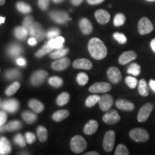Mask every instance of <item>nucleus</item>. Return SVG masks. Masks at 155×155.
Instances as JSON below:
<instances>
[{"label":"nucleus","instance_id":"864d4df0","mask_svg":"<svg viewBox=\"0 0 155 155\" xmlns=\"http://www.w3.org/2000/svg\"><path fill=\"white\" fill-rule=\"evenodd\" d=\"M104 0H87L88 4L92 5H98V4L102 3Z\"/></svg>","mask_w":155,"mask_h":155},{"label":"nucleus","instance_id":"69168bd1","mask_svg":"<svg viewBox=\"0 0 155 155\" xmlns=\"http://www.w3.org/2000/svg\"><path fill=\"white\" fill-rule=\"evenodd\" d=\"M4 131V127L2 125H1L0 126V131Z\"/></svg>","mask_w":155,"mask_h":155},{"label":"nucleus","instance_id":"20e7f679","mask_svg":"<svg viewBox=\"0 0 155 155\" xmlns=\"http://www.w3.org/2000/svg\"><path fill=\"white\" fill-rule=\"evenodd\" d=\"M114 144H115V132L110 130L105 134L103 142V147L104 150L107 152H110L113 150Z\"/></svg>","mask_w":155,"mask_h":155},{"label":"nucleus","instance_id":"58836bf2","mask_svg":"<svg viewBox=\"0 0 155 155\" xmlns=\"http://www.w3.org/2000/svg\"><path fill=\"white\" fill-rule=\"evenodd\" d=\"M19 87H20V83L19 82L13 83L12 84L10 85L9 87H7V88L6 89L5 94L8 96H12L13 94H15L18 91Z\"/></svg>","mask_w":155,"mask_h":155},{"label":"nucleus","instance_id":"e433bc0d","mask_svg":"<svg viewBox=\"0 0 155 155\" xmlns=\"http://www.w3.org/2000/svg\"><path fill=\"white\" fill-rule=\"evenodd\" d=\"M17 9L19 12L23 13V14H28L32 11L30 6L28 4L23 2H19L17 3Z\"/></svg>","mask_w":155,"mask_h":155},{"label":"nucleus","instance_id":"603ef678","mask_svg":"<svg viewBox=\"0 0 155 155\" xmlns=\"http://www.w3.org/2000/svg\"><path fill=\"white\" fill-rule=\"evenodd\" d=\"M7 114L4 111H0V126L3 125L7 121Z\"/></svg>","mask_w":155,"mask_h":155},{"label":"nucleus","instance_id":"ddd939ff","mask_svg":"<svg viewBox=\"0 0 155 155\" xmlns=\"http://www.w3.org/2000/svg\"><path fill=\"white\" fill-rule=\"evenodd\" d=\"M107 75L109 81L114 84H117L121 80V73L117 68L111 67L107 71Z\"/></svg>","mask_w":155,"mask_h":155},{"label":"nucleus","instance_id":"2f4dec72","mask_svg":"<svg viewBox=\"0 0 155 155\" xmlns=\"http://www.w3.org/2000/svg\"><path fill=\"white\" fill-rule=\"evenodd\" d=\"M28 30L24 27H17L15 30V35L19 40H24L28 36Z\"/></svg>","mask_w":155,"mask_h":155},{"label":"nucleus","instance_id":"4be33fe9","mask_svg":"<svg viewBox=\"0 0 155 155\" xmlns=\"http://www.w3.org/2000/svg\"><path fill=\"white\" fill-rule=\"evenodd\" d=\"M11 152V145L5 137L0 139V154H7Z\"/></svg>","mask_w":155,"mask_h":155},{"label":"nucleus","instance_id":"79ce46f5","mask_svg":"<svg viewBox=\"0 0 155 155\" xmlns=\"http://www.w3.org/2000/svg\"><path fill=\"white\" fill-rule=\"evenodd\" d=\"M76 81L80 86H85L88 81V76L86 73H80L77 75Z\"/></svg>","mask_w":155,"mask_h":155},{"label":"nucleus","instance_id":"a878e982","mask_svg":"<svg viewBox=\"0 0 155 155\" xmlns=\"http://www.w3.org/2000/svg\"><path fill=\"white\" fill-rule=\"evenodd\" d=\"M22 53V48L19 45L13 44L8 49V54L11 57H17Z\"/></svg>","mask_w":155,"mask_h":155},{"label":"nucleus","instance_id":"7c9ffc66","mask_svg":"<svg viewBox=\"0 0 155 155\" xmlns=\"http://www.w3.org/2000/svg\"><path fill=\"white\" fill-rule=\"evenodd\" d=\"M22 116L23 119L25 120V121L27 122L29 124L34 123V122L37 120V119H38V116H37L36 114L30 111L23 112Z\"/></svg>","mask_w":155,"mask_h":155},{"label":"nucleus","instance_id":"9d476101","mask_svg":"<svg viewBox=\"0 0 155 155\" xmlns=\"http://www.w3.org/2000/svg\"><path fill=\"white\" fill-rule=\"evenodd\" d=\"M48 73L45 71H38L35 72L31 75L30 82L35 86H38L41 85L46 78L48 77Z\"/></svg>","mask_w":155,"mask_h":155},{"label":"nucleus","instance_id":"a19ab883","mask_svg":"<svg viewBox=\"0 0 155 155\" xmlns=\"http://www.w3.org/2000/svg\"><path fill=\"white\" fill-rule=\"evenodd\" d=\"M5 75L8 80H14V79L19 78L21 76V73L18 70L12 69L9 70V71H7Z\"/></svg>","mask_w":155,"mask_h":155},{"label":"nucleus","instance_id":"473e14b6","mask_svg":"<svg viewBox=\"0 0 155 155\" xmlns=\"http://www.w3.org/2000/svg\"><path fill=\"white\" fill-rule=\"evenodd\" d=\"M127 73L133 75L134 76H137L141 73V67L139 64L133 63L129 65L127 69Z\"/></svg>","mask_w":155,"mask_h":155},{"label":"nucleus","instance_id":"393cba45","mask_svg":"<svg viewBox=\"0 0 155 155\" xmlns=\"http://www.w3.org/2000/svg\"><path fill=\"white\" fill-rule=\"evenodd\" d=\"M138 91L141 96L146 97L149 95V89L147 81L144 79H141L138 83Z\"/></svg>","mask_w":155,"mask_h":155},{"label":"nucleus","instance_id":"e2e57ef3","mask_svg":"<svg viewBox=\"0 0 155 155\" xmlns=\"http://www.w3.org/2000/svg\"><path fill=\"white\" fill-rule=\"evenodd\" d=\"M53 1L54 2H55V3H57V4H58V3L61 2H63V0H53Z\"/></svg>","mask_w":155,"mask_h":155},{"label":"nucleus","instance_id":"49530a36","mask_svg":"<svg viewBox=\"0 0 155 155\" xmlns=\"http://www.w3.org/2000/svg\"><path fill=\"white\" fill-rule=\"evenodd\" d=\"M14 142L19 147H25L26 145V141L25 140L24 137L22 134H18L14 137Z\"/></svg>","mask_w":155,"mask_h":155},{"label":"nucleus","instance_id":"dca6fc26","mask_svg":"<svg viewBox=\"0 0 155 155\" xmlns=\"http://www.w3.org/2000/svg\"><path fill=\"white\" fill-rule=\"evenodd\" d=\"M19 102L16 99L6 100L2 104V108L9 113H15L19 108Z\"/></svg>","mask_w":155,"mask_h":155},{"label":"nucleus","instance_id":"0e129e2a","mask_svg":"<svg viewBox=\"0 0 155 155\" xmlns=\"http://www.w3.org/2000/svg\"><path fill=\"white\" fill-rule=\"evenodd\" d=\"M5 0H0V6L5 5Z\"/></svg>","mask_w":155,"mask_h":155},{"label":"nucleus","instance_id":"b1692460","mask_svg":"<svg viewBox=\"0 0 155 155\" xmlns=\"http://www.w3.org/2000/svg\"><path fill=\"white\" fill-rule=\"evenodd\" d=\"M65 42V39L63 37H57L55 38L50 39V41L48 42L50 47H52L54 49H58L63 47V43Z\"/></svg>","mask_w":155,"mask_h":155},{"label":"nucleus","instance_id":"72a5a7b5","mask_svg":"<svg viewBox=\"0 0 155 155\" xmlns=\"http://www.w3.org/2000/svg\"><path fill=\"white\" fill-rule=\"evenodd\" d=\"M101 98V96L98 95H91V96H88L86 98V101H85V104L87 107H93L94 105H96L97 103H98Z\"/></svg>","mask_w":155,"mask_h":155},{"label":"nucleus","instance_id":"37998d69","mask_svg":"<svg viewBox=\"0 0 155 155\" xmlns=\"http://www.w3.org/2000/svg\"><path fill=\"white\" fill-rule=\"evenodd\" d=\"M125 83L130 88H135L137 86V79L131 76H127L125 78Z\"/></svg>","mask_w":155,"mask_h":155},{"label":"nucleus","instance_id":"1a4fd4ad","mask_svg":"<svg viewBox=\"0 0 155 155\" xmlns=\"http://www.w3.org/2000/svg\"><path fill=\"white\" fill-rule=\"evenodd\" d=\"M111 89V86L109 83L106 82H98L93 84L89 88V91L94 94L98 93H107Z\"/></svg>","mask_w":155,"mask_h":155},{"label":"nucleus","instance_id":"412c9836","mask_svg":"<svg viewBox=\"0 0 155 155\" xmlns=\"http://www.w3.org/2000/svg\"><path fill=\"white\" fill-rule=\"evenodd\" d=\"M98 128V122L96 120H90L83 128V132L87 135H92L96 132Z\"/></svg>","mask_w":155,"mask_h":155},{"label":"nucleus","instance_id":"cd10ccee","mask_svg":"<svg viewBox=\"0 0 155 155\" xmlns=\"http://www.w3.org/2000/svg\"><path fill=\"white\" fill-rule=\"evenodd\" d=\"M37 134H38L39 140L41 141V142H45V141H47L48 134L46 128L42 127V126L38 127V129H37Z\"/></svg>","mask_w":155,"mask_h":155},{"label":"nucleus","instance_id":"4468645a","mask_svg":"<svg viewBox=\"0 0 155 155\" xmlns=\"http://www.w3.org/2000/svg\"><path fill=\"white\" fill-rule=\"evenodd\" d=\"M71 64V61L68 58H61L52 63V68L54 71H63L66 69Z\"/></svg>","mask_w":155,"mask_h":155},{"label":"nucleus","instance_id":"338daca9","mask_svg":"<svg viewBox=\"0 0 155 155\" xmlns=\"http://www.w3.org/2000/svg\"><path fill=\"white\" fill-rule=\"evenodd\" d=\"M146 1L151 2H155V0H146Z\"/></svg>","mask_w":155,"mask_h":155},{"label":"nucleus","instance_id":"bb28decb","mask_svg":"<svg viewBox=\"0 0 155 155\" xmlns=\"http://www.w3.org/2000/svg\"><path fill=\"white\" fill-rule=\"evenodd\" d=\"M69 116V111L68 110H59L55 112L53 115V119L55 121H61Z\"/></svg>","mask_w":155,"mask_h":155},{"label":"nucleus","instance_id":"5701e85b","mask_svg":"<svg viewBox=\"0 0 155 155\" xmlns=\"http://www.w3.org/2000/svg\"><path fill=\"white\" fill-rule=\"evenodd\" d=\"M29 106L32 108L35 113H40L44 110V105L40 101L32 99L29 101Z\"/></svg>","mask_w":155,"mask_h":155},{"label":"nucleus","instance_id":"052dcab7","mask_svg":"<svg viewBox=\"0 0 155 155\" xmlns=\"http://www.w3.org/2000/svg\"><path fill=\"white\" fill-rule=\"evenodd\" d=\"M99 153L97 152H90L88 153H86V155H98Z\"/></svg>","mask_w":155,"mask_h":155},{"label":"nucleus","instance_id":"c756f323","mask_svg":"<svg viewBox=\"0 0 155 155\" xmlns=\"http://www.w3.org/2000/svg\"><path fill=\"white\" fill-rule=\"evenodd\" d=\"M69 100H70V95L68 93L63 92L58 96L57 99H56V104H57L58 106H62L68 104L69 101Z\"/></svg>","mask_w":155,"mask_h":155},{"label":"nucleus","instance_id":"a211bd4d","mask_svg":"<svg viewBox=\"0 0 155 155\" xmlns=\"http://www.w3.org/2000/svg\"><path fill=\"white\" fill-rule=\"evenodd\" d=\"M73 66L76 69L91 70L93 68V64L88 59H86V58H81V59L75 60L73 62Z\"/></svg>","mask_w":155,"mask_h":155},{"label":"nucleus","instance_id":"8fccbe9b","mask_svg":"<svg viewBox=\"0 0 155 155\" xmlns=\"http://www.w3.org/2000/svg\"><path fill=\"white\" fill-rule=\"evenodd\" d=\"M25 138H26V141L28 144H32L36 140V137L33 133L28 132L25 134Z\"/></svg>","mask_w":155,"mask_h":155},{"label":"nucleus","instance_id":"09e8293b","mask_svg":"<svg viewBox=\"0 0 155 155\" xmlns=\"http://www.w3.org/2000/svg\"><path fill=\"white\" fill-rule=\"evenodd\" d=\"M50 0H38V5L42 10L45 11L49 7Z\"/></svg>","mask_w":155,"mask_h":155},{"label":"nucleus","instance_id":"de8ad7c7","mask_svg":"<svg viewBox=\"0 0 155 155\" xmlns=\"http://www.w3.org/2000/svg\"><path fill=\"white\" fill-rule=\"evenodd\" d=\"M32 23H33V18H32V17L27 16L25 18L24 21H23V27L29 31L31 25H32Z\"/></svg>","mask_w":155,"mask_h":155},{"label":"nucleus","instance_id":"f8f14e48","mask_svg":"<svg viewBox=\"0 0 155 155\" xmlns=\"http://www.w3.org/2000/svg\"><path fill=\"white\" fill-rule=\"evenodd\" d=\"M101 109L103 111H108L111 108L114 104V98L111 95L104 94L101 96V98L98 101Z\"/></svg>","mask_w":155,"mask_h":155},{"label":"nucleus","instance_id":"6e6d98bb","mask_svg":"<svg viewBox=\"0 0 155 155\" xmlns=\"http://www.w3.org/2000/svg\"><path fill=\"white\" fill-rule=\"evenodd\" d=\"M28 43L30 45H35L36 43H37V40L35 38H31L30 40H28Z\"/></svg>","mask_w":155,"mask_h":155},{"label":"nucleus","instance_id":"6e6552de","mask_svg":"<svg viewBox=\"0 0 155 155\" xmlns=\"http://www.w3.org/2000/svg\"><path fill=\"white\" fill-rule=\"evenodd\" d=\"M153 105L152 104H144L139 110L138 115H137V119L139 122H144L148 119L149 116H150L151 113H152L153 110Z\"/></svg>","mask_w":155,"mask_h":155},{"label":"nucleus","instance_id":"aec40b11","mask_svg":"<svg viewBox=\"0 0 155 155\" xmlns=\"http://www.w3.org/2000/svg\"><path fill=\"white\" fill-rule=\"evenodd\" d=\"M79 27L84 35H89L93 32L92 23L87 18H82L79 21Z\"/></svg>","mask_w":155,"mask_h":155},{"label":"nucleus","instance_id":"6ab92c4d","mask_svg":"<svg viewBox=\"0 0 155 155\" xmlns=\"http://www.w3.org/2000/svg\"><path fill=\"white\" fill-rule=\"evenodd\" d=\"M116 106L119 109L126 111H131L135 108L134 104L133 103L124 99H119L116 101Z\"/></svg>","mask_w":155,"mask_h":155},{"label":"nucleus","instance_id":"7ed1b4c3","mask_svg":"<svg viewBox=\"0 0 155 155\" xmlns=\"http://www.w3.org/2000/svg\"><path fill=\"white\" fill-rule=\"evenodd\" d=\"M130 138L137 142H145L150 138L147 131L141 128H134L129 132Z\"/></svg>","mask_w":155,"mask_h":155},{"label":"nucleus","instance_id":"f257e3e1","mask_svg":"<svg viewBox=\"0 0 155 155\" xmlns=\"http://www.w3.org/2000/svg\"><path fill=\"white\" fill-rule=\"evenodd\" d=\"M88 49L90 55L96 60H101L107 55V48L99 38H94L89 40Z\"/></svg>","mask_w":155,"mask_h":155},{"label":"nucleus","instance_id":"5fc2aeb1","mask_svg":"<svg viewBox=\"0 0 155 155\" xmlns=\"http://www.w3.org/2000/svg\"><path fill=\"white\" fill-rule=\"evenodd\" d=\"M17 63L19 65H20V66H25V65H26V61H25L24 58H19L17 60Z\"/></svg>","mask_w":155,"mask_h":155},{"label":"nucleus","instance_id":"a18cd8bd","mask_svg":"<svg viewBox=\"0 0 155 155\" xmlns=\"http://www.w3.org/2000/svg\"><path fill=\"white\" fill-rule=\"evenodd\" d=\"M114 38L120 44H124L127 41V38L124 35L120 32H115L113 35Z\"/></svg>","mask_w":155,"mask_h":155},{"label":"nucleus","instance_id":"4c0bfd02","mask_svg":"<svg viewBox=\"0 0 155 155\" xmlns=\"http://www.w3.org/2000/svg\"><path fill=\"white\" fill-rule=\"evenodd\" d=\"M22 127V123L19 121H12L6 125V129L9 131H13L18 130Z\"/></svg>","mask_w":155,"mask_h":155},{"label":"nucleus","instance_id":"bf43d9fd","mask_svg":"<svg viewBox=\"0 0 155 155\" xmlns=\"http://www.w3.org/2000/svg\"><path fill=\"white\" fill-rule=\"evenodd\" d=\"M150 46H151V48H152L153 51H154L155 53V38L153 39L152 41H151Z\"/></svg>","mask_w":155,"mask_h":155},{"label":"nucleus","instance_id":"4d7b16f0","mask_svg":"<svg viewBox=\"0 0 155 155\" xmlns=\"http://www.w3.org/2000/svg\"><path fill=\"white\" fill-rule=\"evenodd\" d=\"M83 0H71V3H72L73 5L78 6L80 5L83 2Z\"/></svg>","mask_w":155,"mask_h":155},{"label":"nucleus","instance_id":"c03bdc74","mask_svg":"<svg viewBox=\"0 0 155 155\" xmlns=\"http://www.w3.org/2000/svg\"><path fill=\"white\" fill-rule=\"evenodd\" d=\"M116 155H129V152L127 147L124 144H119L116 147V150L115 152Z\"/></svg>","mask_w":155,"mask_h":155},{"label":"nucleus","instance_id":"680f3d73","mask_svg":"<svg viewBox=\"0 0 155 155\" xmlns=\"http://www.w3.org/2000/svg\"><path fill=\"white\" fill-rule=\"evenodd\" d=\"M5 17H0V25L2 24V23L5 22Z\"/></svg>","mask_w":155,"mask_h":155},{"label":"nucleus","instance_id":"f03ea898","mask_svg":"<svg viewBox=\"0 0 155 155\" xmlns=\"http://www.w3.org/2000/svg\"><path fill=\"white\" fill-rule=\"evenodd\" d=\"M87 142L81 136L76 135L71 139V149L75 153H81L86 149Z\"/></svg>","mask_w":155,"mask_h":155},{"label":"nucleus","instance_id":"0eeeda50","mask_svg":"<svg viewBox=\"0 0 155 155\" xmlns=\"http://www.w3.org/2000/svg\"><path fill=\"white\" fill-rule=\"evenodd\" d=\"M103 121L107 124H116L120 121L121 117L116 110H108L103 116Z\"/></svg>","mask_w":155,"mask_h":155},{"label":"nucleus","instance_id":"39448f33","mask_svg":"<svg viewBox=\"0 0 155 155\" xmlns=\"http://www.w3.org/2000/svg\"><path fill=\"white\" fill-rule=\"evenodd\" d=\"M30 35L32 38H35L37 41H41L44 39L45 37V31L43 28L42 27V25L39 23L35 22L32 23V25H31L30 30Z\"/></svg>","mask_w":155,"mask_h":155},{"label":"nucleus","instance_id":"2eb2a0df","mask_svg":"<svg viewBox=\"0 0 155 155\" xmlns=\"http://www.w3.org/2000/svg\"><path fill=\"white\" fill-rule=\"evenodd\" d=\"M137 58V55L135 52L132 50L126 51L123 53L119 58V63L122 65H124L126 64L130 63L131 61H134Z\"/></svg>","mask_w":155,"mask_h":155},{"label":"nucleus","instance_id":"13d9d810","mask_svg":"<svg viewBox=\"0 0 155 155\" xmlns=\"http://www.w3.org/2000/svg\"><path fill=\"white\" fill-rule=\"evenodd\" d=\"M150 86L151 87V88L152 89L153 91L155 92V81L154 80H150Z\"/></svg>","mask_w":155,"mask_h":155},{"label":"nucleus","instance_id":"9b49d317","mask_svg":"<svg viewBox=\"0 0 155 155\" xmlns=\"http://www.w3.org/2000/svg\"><path fill=\"white\" fill-rule=\"evenodd\" d=\"M50 17L54 22L59 24H64L70 19L68 13L63 11H52L50 13Z\"/></svg>","mask_w":155,"mask_h":155},{"label":"nucleus","instance_id":"f3484780","mask_svg":"<svg viewBox=\"0 0 155 155\" xmlns=\"http://www.w3.org/2000/svg\"><path fill=\"white\" fill-rule=\"evenodd\" d=\"M95 17L98 23L101 25H105L109 22L111 15L105 9H98L95 12Z\"/></svg>","mask_w":155,"mask_h":155},{"label":"nucleus","instance_id":"c85d7f7f","mask_svg":"<svg viewBox=\"0 0 155 155\" xmlns=\"http://www.w3.org/2000/svg\"><path fill=\"white\" fill-rule=\"evenodd\" d=\"M68 51L69 50L68 48H58V49L55 50V51H53V53H50V56L53 59H58V58H61L63 56H65L68 53Z\"/></svg>","mask_w":155,"mask_h":155},{"label":"nucleus","instance_id":"3c124183","mask_svg":"<svg viewBox=\"0 0 155 155\" xmlns=\"http://www.w3.org/2000/svg\"><path fill=\"white\" fill-rule=\"evenodd\" d=\"M60 34V30H58V29H53V30H50L49 32H48L47 34V37L49 39H53V38H55L58 37Z\"/></svg>","mask_w":155,"mask_h":155},{"label":"nucleus","instance_id":"423d86ee","mask_svg":"<svg viewBox=\"0 0 155 155\" xmlns=\"http://www.w3.org/2000/svg\"><path fill=\"white\" fill-rule=\"evenodd\" d=\"M153 30V25L147 17L141 18L138 23V31L140 35L150 33Z\"/></svg>","mask_w":155,"mask_h":155},{"label":"nucleus","instance_id":"ea45409f","mask_svg":"<svg viewBox=\"0 0 155 155\" xmlns=\"http://www.w3.org/2000/svg\"><path fill=\"white\" fill-rule=\"evenodd\" d=\"M126 21V17L125 15L122 13H118L116 15L114 19V25L116 27H120L122 26L125 23Z\"/></svg>","mask_w":155,"mask_h":155},{"label":"nucleus","instance_id":"c9c22d12","mask_svg":"<svg viewBox=\"0 0 155 155\" xmlns=\"http://www.w3.org/2000/svg\"><path fill=\"white\" fill-rule=\"evenodd\" d=\"M54 48H53L52 47H50L49 45V44L46 43L45 45L42 46V47L40 48V50L37 52L35 54V56L37 58H41L42 56H44L46 54L49 53L50 52H51Z\"/></svg>","mask_w":155,"mask_h":155},{"label":"nucleus","instance_id":"f704fd0d","mask_svg":"<svg viewBox=\"0 0 155 155\" xmlns=\"http://www.w3.org/2000/svg\"><path fill=\"white\" fill-rule=\"evenodd\" d=\"M48 83H49V84L51 86L58 88L63 86V81L61 78L58 76H53L50 78L49 80H48Z\"/></svg>","mask_w":155,"mask_h":155}]
</instances>
